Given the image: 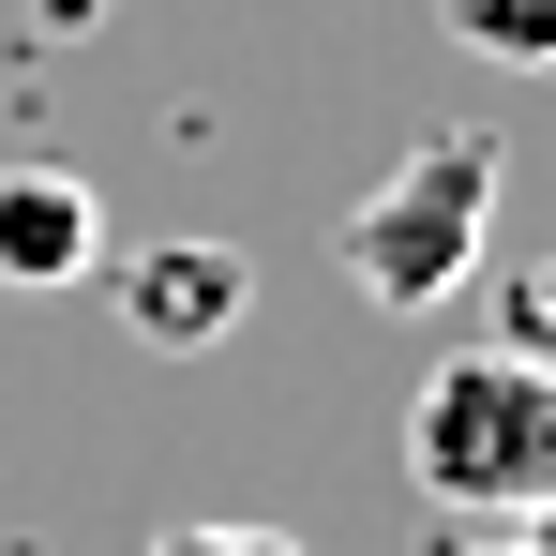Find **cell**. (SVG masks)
Listing matches in <instances>:
<instances>
[{
	"label": "cell",
	"mask_w": 556,
	"mask_h": 556,
	"mask_svg": "<svg viewBox=\"0 0 556 556\" xmlns=\"http://www.w3.org/2000/svg\"><path fill=\"white\" fill-rule=\"evenodd\" d=\"M406 481H421V511H452V527L542 511L556 496V376L511 362V346L437 362L406 391Z\"/></svg>",
	"instance_id": "cell-1"
},
{
	"label": "cell",
	"mask_w": 556,
	"mask_h": 556,
	"mask_svg": "<svg viewBox=\"0 0 556 556\" xmlns=\"http://www.w3.org/2000/svg\"><path fill=\"white\" fill-rule=\"evenodd\" d=\"M496 166H511V151L452 121V136H421V151L346 211V286H362L376 316H437V301L481 271V241H496Z\"/></svg>",
	"instance_id": "cell-2"
},
{
	"label": "cell",
	"mask_w": 556,
	"mask_h": 556,
	"mask_svg": "<svg viewBox=\"0 0 556 556\" xmlns=\"http://www.w3.org/2000/svg\"><path fill=\"white\" fill-rule=\"evenodd\" d=\"M241 316H256V271H241L226 241H151V256H121V331L166 346V362H181V346H226Z\"/></svg>",
	"instance_id": "cell-3"
},
{
	"label": "cell",
	"mask_w": 556,
	"mask_h": 556,
	"mask_svg": "<svg viewBox=\"0 0 556 556\" xmlns=\"http://www.w3.org/2000/svg\"><path fill=\"white\" fill-rule=\"evenodd\" d=\"M91 256H105V211L76 166H0V286L15 301H61Z\"/></svg>",
	"instance_id": "cell-4"
},
{
	"label": "cell",
	"mask_w": 556,
	"mask_h": 556,
	"mask_svg": "<svg viewBox=\"0 0 556 556\" xmlns=\"http://www.w3.org/2000/svg\"><path fill=\"white\" fill-rule=\"evenodd\" d=\"M452 30L481 46V61H511V76L556 61V0H452Z\"/></svg>",
	"instance_id": "cell-5"
},
{
	"label": "cell",
	"mask_w": 556,
	"mask_h": 556,
	"mask_svg": "<svg viewBox=\"0 0 556 556\" xmlns=\"http://www.w3.org/2000/svg\"><path fill=\"white\" fill-rule=\"evenodd\" d=\"M151 556H301V542H286V527H166Z\"/></svg>",
	"instance_id": "cell-6"
},
{
	"label": "cell",
	"mask_w": 556,
	"mask_h": 556,
	"mask_svg": "<svg viewBox=\"0 0 556 556\" xmlns=\"http://www.w3.org/2000/svg\"><path fill=\"white\" fill-rule=\"evenodd\" d=\"M421 556H542V527H527V511H496V527H437Z\"/></svg>",
	"instance_id": "cell-7"
}]
</instances>
